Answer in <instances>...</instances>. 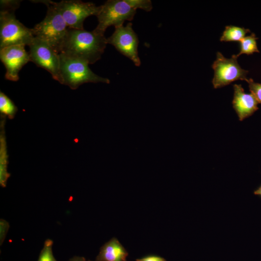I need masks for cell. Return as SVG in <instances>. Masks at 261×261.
Instances as JSON below:
<instances>
[{"label":"cell","instance_id":"cell-1","mask_svg":"<svg viewBox=\"0 0 261 261\" xmlns=\"http://www.w3.org/2000/svg\"><path fill=\"white\" fill-rule=\"evenodd\" d=\"M107 38L83 29H69L60 53L94 64L99 60L107 45Z\"/></svg>","mask_w":261,"mask_h":261},{"label":"cell","instance_id":"cell-2","mask_svg":"<svg viewBox=\"0 0 261 261\" xmlns=\"http://www.w3.org/2000/svg\"><path fill=\"white\" fill-rule=\"evenodd\" d=\"M38 1L45 4L47 11L44 18L31 29L33 34L35 37L46 42L59 54L69 28L54 1Z\"/></svg>","mask_w":261,"mask_h":261},{"label":"cell","instance_id":"cell-3","mask_svg":"<svg viewBox=\"0 0 261 261\" xmlns=\"http://www.w3.org/2000/svg\"><path fill=\"white\" fill-rule=\"evenodd\" d=\"M59 56L60 84L68 86L72 89H76L81 85L87 83H110L109 79L94 73L86 61L61 53L59 54Z\"/></svg>","mask_w":261,"mask_h":261},{"label":"cell","instance_id":"cell-4","mask_svg":"<svg viewBox=\"0 0 261 261\" xmlns=\"http://www.w3.org/2000/svg\"><path fill=\"white\" fill-rule=\"evenodd\" d=\"M136 12L125 0H107L101 5L100 10L96 16L98 24L93 31L104 35L109 27L114 26L116 28L123 25L126 20H132Z\"/></svg>","mask_w":261,"mask_h":261},{"label":"cell","instance_id":"cell-5","mask_svg":"<svg viewBox=\"0 0 261 261\" xmlns=\"http://www.w3.org/2000/svg\"><path fill=\"white\" fill-rule=\"evenodd\" d=\"M34 37L31 29L19 22L14 12H0V49L13 45L29 46Z\"/></svg>","mask_w":261,"mask_h":261},{"label":"cell","instance_id":"cell-6","mask_svg":"<svg viewBox=\"0 0 261 261\" xmlns=\"http://www.w3.org/2000/svg\"><path fill=\"white\" fill-rule=\"evenodd\" d=\"M69 29H83L85 19L90 15L97 16L101 6L81 0H61L55 2Z\"/></svg>","mask_w":261,"mask_h":261},{"label":"cell","instance_id":"cell-7","mask_svg":"<svg viewBox=\"0 0 261 261\" xmlns=\"http://www.w3.org/2000/svg\"><path fill=\"white\" fill-rule=\"evenodd\" d=\"M29 46L30 61L50 72L53 78L60 83L59 54L46 42L36 37Z\"/></svg>","mask_w":261,"mask_h":261},{"label":"cell","instance_id":"cell-8","mask_svg":"<svg viewBox=\"0 0 261 261\" xmlns=\"http://www.w3.org/2000/svg\"><path fill=\"white\" fill-rule=\"evenodd\" d=\"M212 67L214 71L212 82L215 88H221L238 80L246 81L247 79L248 71L240 66L236 58L232 57L227 58L219 52Z\"/></svg>","mask_w":261,"mask_h":261},{"label":"cell","instance_id":"cell-9","mask_svg":"<svg viewBox=\"0 0 261 261\" xmlns=\"http://www.w3.org/2000/svg\"><path fill=\"white\" fill-rule=\"evenodd\" d=\"M107 42L130 59L135 65L139 66L141 65L138 52L139 41L131 22L128 23L126 26L122 25L116 27L112 35L107 38Z\"/></svg>","mask_w":261,"mask_h":261},{"label":"cell","instance_id":"cell-10","mask_svg":"<svg viewBox=\"0 0 261 261\" xmlns=\"http://www.w3.org/2000/svg\"><path fill=\"white\" fill-rule=\"evenodd\" d=\"M23 45H13L0 49V59L4 65L7 80L17 81L19 72L28 62L30 61L29 53Z\"/></svg>","mask_w":261,"mask_h":261},{"label":"cell","instance_id":"cell-11","mask_svg":"<svg viewBox=\"0 0 261 261\" xmlns=\"http://www.w3.org/2000/svg\"><path fill=\"white\" fill-rule=\"evenodd\" d=\"M232 106L240 121L252 116L258 109L259 102L250 93H246L241 85H233Z\"/></svg>","mask_w":261,"mask_h":261},{"label":"cell","instance_id":"cell-12","mask_svg":"<svg viewBox=\"0 0 261 261\" xmlns=\"http://www.w3.org/2000/svg\"><path fill=\"white\" fill-rule=\"evenodd\" d=\"M128 253L116 238L104 244L96 258V261H126Z\"/></svg>","mask_w":261,"mask_h":261},{"label":"cell","instance_id":"cell-13","mask_svg":"<svg viewBox=\"0 0 261 261\" xmlns=\"http://www.w3.org/2000/svg\"><path fill=\"white\" fill-rule=\"evenodd\" d=\"M6 117L0 115V184L5 187L7 181L10 176L7 171L8 163L5 125Z\"/></svg>","mask_w":261,"mask_h":261},{"label":"cell","instance_id":"cell-14","mask_svg":"<svg viewBox=\"0 0 261 261\" xmlns=\"http://www.w3.org/2000/svg\"><path fill=\"white\" fill-rule=\"evenodd\" d=\"M250 32L249 29L244 28L232 25L227 26L223 32L220 41L221 42H240L247 33Z\"/></svg>","mask_w":261,"mask_h":261},{"label":"cell","instance_id":"cell-15","mask_svg":"<svg viewBox=\"0 0 261 261\" xmlns=\"http://www.w3.org/2000/svg\"><path fill=\"white\" fill-rule=\"evenodd\" d=\"M258 38L255 34L252 33L250 35L245 36L240 41V51L237 55L232 57L237 58L242 54L251 55L254 53H259L258 49L257 40Z\"/></svg>","mask_w":261,"mask_h":261},{"label":"cell","instance_id":"cell-16","mask_svg":"<svg viewBox=\"0 0 261 261\" xmlns=\"http://www.w3.org/2000/svg\"><path fill=\"white\" fill-rule=\"evenodd\" d=\"M18 108L14 102L4 93L0 92V113L10 119L14 118Z\"/></svg>","mask_w":261,"mask_h":261},{"label":"cell","instance_id":"cell-17","mask_svg":"<svg viewBox=\"0 0 261 261\" xmlns=\"http://www.w3.org/2000/svg\"><path fill=\"white\" fill-rule=\"evenodd\" d=\"M53 241L50 239H47L44 243L38 261H57L52 251Z\"/></svg>","mask_w":261,"mask_h":261},{"label":"cell","instance_id":"cell-18","mask_svg":"<svg viewBox=\"0 0 261 261\" xmlns=\"http://www.w3.org/2000/svg\"><path fill=\"white\" fill-rule=\"evenodd\" d=\"M126 1L136 10L141 9L146 12L150 11L152 8V2L150 0H125Z\"/></svg>","mask_w":261,"mask_h":261},{"label":"cell","instance_id":"cell-19","mask_svg":"<svg viewBox=\"0 0 261 261\" xmlns=\"http://www.w3.org/2000/svg\"><path fill=\"white\" fill-rule=\"evenodd\" d=\"M21 0H1L0 1V12H14L20 6Z\"/></svg>","mask_w":261,"mask_h":261},{"label":"cell","instance_id":"cell-20","mask_svg":"<svg viewBox=\"0 0 261 261\" xmlns=\"http://www.w3.org/2000/svg\"><path fill=\"white\" fill-rule=\"evenodd\" d=\"M246 81L248 83L250 93L259 103H261V83H256L251 78L247 79Z\"/></svg>","mask_w":261,"mask_h":261},{"label":"cell","instance_id":"cell-21","mask_svg":"<svg viewBox=\"0 0 261 261\" xmlns=\"http://www.w3.org/2000/svg\"><path fill=\"white\" fill-rule=\"evenodd\" d=\"M136 261H166V260L160 256L149 255L140 259H137Z\"/></svg>","mask_w":261,"mask_h":261},{"label":"cell","instance_id":"cell-22","mask_svg":"<svg viewBox=\"0 0 261 261\" xmlns=\"http://www.w3.org/2000/svg\"><path fill=\"white\" fill-rule=\"evenodd\" d=\"M69 261H86V259L82 257L74 256Z\"/></svg>","mask_w":261,"mask_h":261},{"label":"cell","instance_id":"cell-23","mask_svg":"<svg viewBox=\"0 0 261 261\" xmlns=\"http://www.w3.org/2000/svg\"><path fill=\"white\" fill-rule=\"evenodd\" d=\"M254 194L261 197V185L254 191Z\"/></svg>","mask_w":261,"mask_h":261}]
</instances>
